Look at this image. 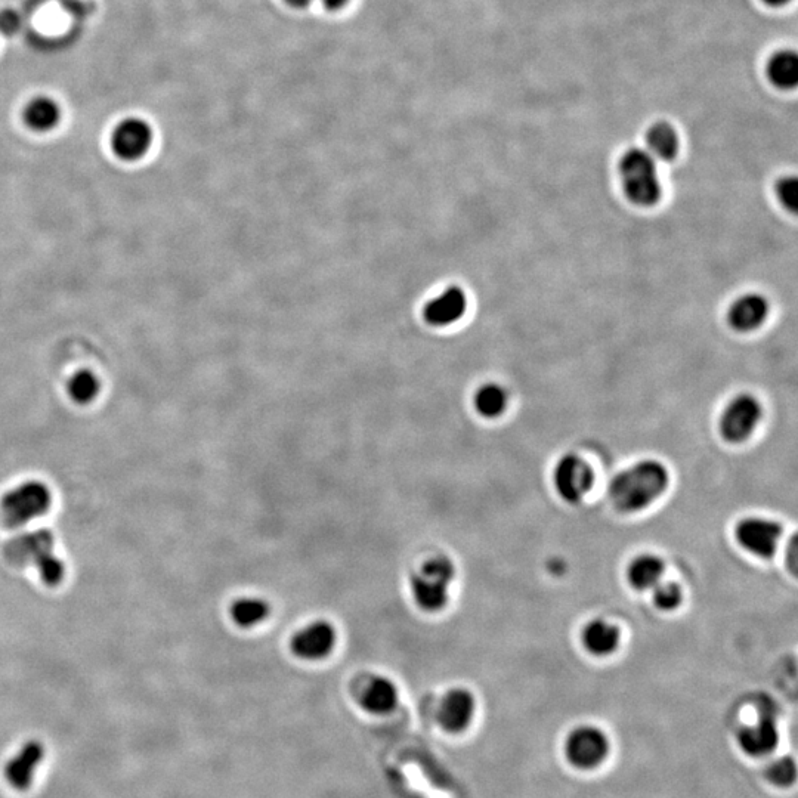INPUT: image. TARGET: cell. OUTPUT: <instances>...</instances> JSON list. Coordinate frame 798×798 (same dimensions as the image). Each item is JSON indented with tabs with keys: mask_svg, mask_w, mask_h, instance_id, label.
Wrapping results in <instances>:
<instances>
[{
	"mask_svg": "<svg viewBox=\"0 0 798 798\" xmlns=\"http://www.w3.org/2000/svg\"><path fill=\"white\" fill-rule=\"evenodd\" d=\"M668 472L657 460H640L621 470L609 485V500L621 513H634L651 506L668 487Z\"/></svg>",
	"mask_w": 798,
	"mask_h": 798,
	"instance_id": "6da1fadb",
	"label": "cell"
},
{
	"mask_svg": "<svg viewBox=\"0 0 798 798\" xmlns=\"http://www.w3.org/2000/svg\"><path fill=\"white\" fill-rule=\"evenodd\" d=\"M24 120L36 132H48L61 120V108L51 98H36L27 105Z\"/></svg>",
	"mask_w": 798,
	"mask_h": 798,
	"instance_id": "44dd1931",
	"label": "cell"
},
{
	"mask_svg": "<svg viewBox=\"0 0 798 798\" xmlns=\"http://www.w3.org/2000/svg\"><path fill=\"white\" fill-rule=\"evenodd\" d=\"M624 196L637 207H654L663 197V184L654 157L642 148H630L618 163Z\"/></svg>",
	"mask_w": 798,
	"mask_h": 798,
	"instance_id": "3957f363",
	"label": "cell"
},
{
	"mask_svg": "<svg viewBox=\"0 0 798 798\" xmlns=\"http://www.w3.org/2000/svg\"><path fill=\"white\" fill-rule=\"evenodd\" d=\"M52 493L40 481H27L3 494L0 519L8 528H20L46 515L51 509Z\"/></svg>",
	"mask_w": 798,
	"mask_h": 798,
	"instance_id": "277c9868",
	"label": "cell"
},
{
	"mask_svg": "<svg viewBox=\"0 0 798 798\" xmlns=\"http://www.w3.org/2000/svg\"><path fill=\"white\" fill-rule=\"evenodd\" d=\"M467 299L459 287H450L438 298L425 306V318L435 327H447L457 323L465 315Z\"/></svg>",
	"mask_w": 798,
	"mask_h": 798,
	"instance_id": "2e32d148",
	"label": "cell"
},
{
	"mask_svg": "<svg viewBox=\"0 0 798 798\" xmlns=\"http://www.w3.org/2000/svg\"><path fill=\"white\" fill-rule=\"evenodd\" d=\"M101 382L97 374L82 370L74 374L68 382V395L76 404H91L100 395Z\"/></svg>",
	"mask_w": 798,
	"mask_h": 798,
	"instance_id": "d4e9b609",
	"label": "cell"
},
{
	"mask_svg": "<svg viewBox=\"0 0 798 798\" xmlns=\"http://www.w3.org/2000/svg\"><path fill=\"white\" fill-rule=\"evenodd\" d=\"M739 745L751 757H765L775 750L779 741L775 719L769 714L760 717L754 725L745 726L738 735Z\"/></svg>",
	"mask_w": 798,
	"mask_h": 798,
	"instance_id": "9a60e30c",
	"label": "cell"
},
{
	"mask_svg": "<svg viewBox=\"0 0 798 798\" xmlns=\"http://www.w3.org/2000/svg\"><path fill=\"white\" fill-rule=\"evenodd\" d=\"M269 617V605L264 599L241 598L231 606V618L241 629H253Z\"/></svg>",
	"mask_w": 798,
	"mask_h": 798,
	"instance_id": "603a6c76",
	"label": "cell"
},
{
	"mask_svg": "<svg viewBox=\"0 0 798 798\" xmlns=\"http://www.w3.org/2000/svg\"><path fill=\"white\" fill-rule=\"evenodd\" d=\"M23 27V18L17 11L6 9L0 14V32L5 34H15L20 32Z\"/></svg>",
	"mask_w": 798,
	"mask_h": 798,
	"instance_id": "f1b7e54d",
	"label": "cell"
},
{
	"mask_svg": "<svg viewBox=\"0 0 798 798\" xmlns=\"http://www.w3.org/2000/svg\"><path fill=\"white\" fill-rule=\"evenodd\" d=\"M337 643L336 629L327 621H315L295 634L292 652L300 660L320 661L332 654Z\"/></svg>",
	"mask_w": 798,
	"mask_h": 798,
	"instance_id": "8fae6325",
	"label": "cell"
},
{
	"mask_svg": "<svg viewBox=\"0 0 798 798\" xmlns=\"http://www.w3.org/2000/svg\"><path fill=\"white\" fill-rule=\"evenodd\" d=\"M351 0H323L324 6L330 11H339V9L345 8Z\"/></svg>",
	"mask_w": 798,
	"mask_h": 798,
	"instance_id": "f546056e",
	"label": "cell"
},
{
	"mask_svg": "<svg viewBox=\"0 0 798 798\" xmlns=\"http://www.w3.org/2000/svg\"><path fill=\"white\" fill-rule=\"evenodd\" d=\"M665 566L658 556L639 555L627 566V581L633 589L652 590L663 581Z\"/></svg>",
	"mask_w": 798,
	"mask_h": 798,
	"instance_id": "d6986e66",
	"label": "cell"
},
{
	"mask_svg": "<svg viewBox=\"0 0 798 798\" xmlns=\"http://www.w3.org/2000/svg\"><path fill=\"white\" fill-rule=\"evenodd\" d=\"M3 556L15 566H33L46 586H58L66 577V565L55 553V537L49 530L24 532L6 541Z\"/></svg>",
	"mask_w": 798,
	"mask_h": 798,
	"instance_id": "7a4b0ae2",
	"label": "cell"
},
{
	"mask_svg": "<svg viewBox=\"0 0 798 798\" xmlns=\"http://www.w3.org/2000/svg\"><path fill=\"white\" fill-rule=\"evenodd\" d=\"M456 566L447 556H435L411 580V593L417 606L426 612H438L447 606Z\"/></svg>",
	"mask_w": 798,
	"mask_h": 798,
	"instance_id": "5b68a950",
	"label": "cell"
},
{
	"mask_svg": "<svg viewBox=\"0 0 798 798\" xmlns=\"http://www.w3.org/2000/svg\"><path fill=\"white\" fill-rule=\"evenodd\" d=\"M153 144V129L138 117L123 120L111 138V147L120 159L135 162L150 151Z\"/></svg>",
	"mask_w": 798,
	"mask_h": 798,
	"instance_id": "30bf717a",
	"label": "cell"
},
{
	"mask_svg": "<svg viewBox=\"0 0 798 798\" xmlns=\"http://www.w3.org/2000/svg\"><path fill=\"white\" fill-rule=\"evenodd\" d=\"M593 481L592 467L577 454H566L553 470V485L566 503L575 504L583 500L592 490Z\"/></svg>",
	"mask_w": 798,
	"mask_h": 798,
	"instance_id": "52a82bcc",
	"label": "cell"
},
{
	"mask_svg": "<svg viewBox=\"0 0 798 798\" xmlns=\"http://www.w3.org/2000/svg\"><path fill=\"white\" fill-rule=\"evenodd\" d=\"M286 2L289 3V5L295 6V8H305L312 0H286Z\"/></svg>",
	"mask_w": 798,
	"mask_h": 798,
	"instance_id": "4dcf8cb0",
	"label": "cell"
},
{
	"mask_svg": "<svg viewBox=\"0 0 798 798\" xmlns=\"http://www.w3.org/2000/svg\"><path fill=\"white\" fill-rule=\"evenodd\" d=\"M781 537V524L757 516L742 519L735 528V538L739 546L760 559H769L775 555Z\"/></svg>",
	"mask_w": 798,
	"mask_h": 798,
	"instance_id": "ba28073f",
	"label": "cell"
},
{
	"mask_svg": "<svg viewBox=\"0 0 798 798\" xmlns=\"http://www.w3.org/2000/svg\"><path fill=\"white\" fill-rule=\"evenodd\" d=\"M652 600H654L655 608L660 609V611H674V609L682 605V587L677 583H673V581H667V583L661 581L660 584H657L652 589Z\"/></svg>",
	"mask_w": 798,
	"mask_h": 798,
	"instance_id": "484cf974",
	"label": "cell"
},
{
	"mask_svg": "<svg viewBox=\"0 0 798 798\" xmlns=\"http://www.w3.org/2000/svg\"><path fill=\"white\" fill-rule=\"evenodd\" d=\"M45 760V745L32 739L23 744V747L6 762L5 778L15 790H27L32 787L39 767Z\"/></svg>",
	"mask_w": 798,
	"mask_h": 798,
	"instance_id": "7c38bea8",
	"label": "cell"
},
{
	"mask_svg": "<svg viewBox=\"0 0 798 798\" xmlns=\"http://www.w3.org/2000/svg\"><path fill=\"white\" fill-rule=\"evenodd\" d=\"M763 2H766L767 5L782 6L785 5V3L790 2V0H763Z\"/></svg>",
	"mask_w": 798,
	"mask_h": 798,
	"instance_id": "1f68e13d",
	"label": "cell"
},
{
	"mask_svg": "<svg viewBox=\"0 0 798 798\" xmlns=\"http://www.w3.org/2000/svg\"><path fill=\"white\" fill-rule=\"evenodd\" d=\"M646 144H648V153L654 157L655 160H663V162H671L676 159L679 153L680 141L676 129L668 123L660 122L655 123L648 133H646Z\"/></svg>",
	"mask_w": 798,
	"mask_h": 798,
	"instance_id": "ffe728a7",
	"label": "cell"
},
{
	"mask_svg": "<svg viewBox=\"0 0 798 798\" xmlns=\"http://www.w3.org/2000/svg\"><path fill=\"white\" fill-rule=\"evenodd\" d=\"M776 194L785 209L796 213L798 209V181L796 176H785L776 184Z\"/></svg>",
	"mask_w": 798,
	"mask_h": 798,
	"instance_id": "83f0119b",
	"label": "cell"
},
{
	"mask_svg": "<svg viewBox=\"0 0 798 798\" xmlns=\"http://www.w3.org/2000/svg\"><path fill=\"white\" fill-rule=\"evenodd\" d=\"M581 643L589 654L595 657H608L620 645V630L605 620H592L581 632Z\"/></svg>",
	"mask_w": 798,
	"mask_h": 798,
	"instance_id": "e0dca14e",
	"label": "cell"
},
{
	"mask_svg": "<svg viewBox=\"0 0 798 798\" xmlns=\"http://www.w3.org/2000/svg\"><path fill=\"white\" fill-rule=\"evenodd\" d=\"M566 757L580 769H593L608 756L609 741L605 732L592 725L578 726L565 742Z\"/></svg>",
	"mask_w": 798,
	"mask_h": 798,
	"instance_id": "9c48e42d",
	"label": "cell"
},
{
	"mask_svg": "<svg viewBox=\"0 0 798 798\" xmlns=\"http://www.w3.org/2000/svg\"><path fill=\"white\" fill-rule=\"evenodd\" d=\"M770 305L760 293H745L733 300L728 312V323L735 332L751 333L760 329L769 317Z\"/></svg>",
	"mask_w": 798,
	"mask_h": 798,
	"instance_id": "5bb4252c",
	"label": "cell"
},
{
	"mask_svg": "<svg viewBox=\"0 0 798 798\" xmlns=\"http://www.w3.org/2000/svg\"><path fill=\"white\" fill-rule=\"evenodd\" d=\"M763 419L762 402L754 395L739 394L723 408L719 432L729 444H742L753 436Z\"/></svg>",
	"mask_w": 798,
	"mask_h": 798,
	"instance_id": "8992f818",
	"label": "cell"
},
{
	"mask_svg": "<svg viewBox=\"0 0 798 798\" xmlns=\"http://www.w3.org/2000/svg\"><path fill=\"white\" fill-rule=\"evenodd\" d=\"M773 85L781 89H791L798 82V57L796 52L781 51L773 55L767 67Z\"/></svg>",
	"mask_w": 798,
	"mask_h": 798,
	"instance_id": "cb8c5ba5",
	"label": "cell"
},
{
	"mask_svg": "<svg viewBox=\"0 0 798 798\" xmlns=\"http://www.w3.org/2000/svg\"><path fill=\"white\" fill-rule=\"evenodd\" d=\"M476 411L485 419H497L506 411L509 395L503 386L487 383L476 391L473 399Z\"/></svg>",
	"mask_w": 798,
	"mask_h": 798,
	"instance_id": "7402d4cb",
	"label": "cell"
},
{
	"mask_svg": "<svg viewBox=\"0 0 798 798\" xmlns=\"http://www.w3.org/2000/svg\"><path fill=\"white\" fill-rule=\"evenodd\" d=\"M796 762L791 757H781L767 767V778L779 787H788L796 781Z\"/></svg>",
	"mask_w": 798,
	"mask_h": 798,
	"instance_id": "4316f807",
	"label": "cell"
},
{
	"mask_svg": "<svg viewBox=\"0 0 798 798\" xmlns=\"http://www.w3.org/2000/svg\"><path fill=\"white\" fill-rule=\"evenodd\" d=\"M399 701L397 685L388 677H374L363 692L361 704L371 714H388Z\"/></svg>",
	"mask_w": 798,
	"mask_h": 798,
	"instance_id": "ac0fdd59",
	"label": "cell"
},
{
	"mask_svg": "<svg viewBox=\"0 0 798 798\" xmlns=\"http://www.w3.org/2000/svg\"><path fill=\"white\" fill-rule=\"evenodd\" d=\"M475 708L476 702L472 692L463 688L451 689L439 705V725L450 733L463 732L472 723Z\"/></svg>",
	"mask_w": 798,
	"mask_h": 798,
	"instance_id": "4fadbf2b",
	"label": "cell"
}]
</instances>
